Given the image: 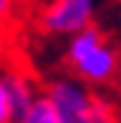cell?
I'll return each mask as SVG.
<instances>
[{
  "label": "cell",
  "mask_w": 121,
  "mask_h": 123,
  "mask_svg": "<svg viewBox=\"0 0 121 123\" xmlns=\"http://www.w3.org/2000/svg\"><path fill=\"white\" fill-rule=\"evenodd\" d=\"M90 123H119V108L111 98L106 95H93L90 105Z\"/></svg>",
  "instance_id": "cell-6"
},
{
  "label": "cell",
  "mask_w": 121,
  "mask_h": 123,
  "mask_svg": "<svg viewBox=\"0 0 121 123\" xmlns=\"http://www.w3.org/2000/svg\"><path fill=\"white\" fill-rule=\"evenodd\" d=\"M3 80H5V87H8V95H10V103H13V110H15V118L26 110V108L34 103V100L41 95L36 87V82L31 80L23 69H8L3 72Z\"/></svg>",
  "instance_id": "cell-4"
},
{
  "label": "cell",
  "mask_w": 121,
  "mask_h": 123,
  "mask_svg": "<svg viewBox=\"0 0 121 123\" xmlns=\"http://www.w3.org/2000/svg\"><path fill=\"white\" fill-rule=\"evenodd\" d=\"M13 121H15V110H13V103H10V95H8L5 80L0 74V123H13Z\"/></svg>",
  "instance_id": "cell-7"
},
{
  "label": "cell",
  "mask_w": 121,
  "mask_h": 123,
  "mask_svg": "<svg viewBox=\"0 0 121 123\" xmlns=\"http://www.w3.org/2000/svg\"><path fill=\"white\" fill-rule=\"evenodd\" d=\"M98 0H44L39 8V31L54 38H70L93 26Z\"/></svg>",
  "instance_id": "cell-2"
},
{
  "label": "cell",
  "mask_w": 121,
  "mask_h": 123,
  "mask_svg": "<svg viewBox=\"0 0 121 123\" xmlns=\"http://www.w3.org/2000/svg\"><path fill=\"white\" fill-rule=\"evenodd\" d=\"M44 95L52 100L54 110L59 113L64 123H90V105L95 92L90 90L88 82H83L72 72L54 77L46 85Z\"/></svg>",
  "instance_id": "cell-3"
},
{
  "label": "cell",
  "mask_w": 121,
  "mask_h": 123,
  "mask_svg": "<svg viewBox=\"0 0 121 123\" xmlns=\"http://www.w3.org/2000/svg\"><path fill=\"white\" fill-rule=\"evenodd\" d=\"M13 123H64V121H62L59 113L54 110L52 100L41 92V95H39V98L34 100V103H31Z\"/></svg>",
  "instance_id": "cell-5"
},
{
  "label": "cell",
  "mask_w": 121,
  "mask_h": 123,
  "mask_svg": "<svg viewBox=\"0 0 121 123\" xmlns=\"http://www.w3.org/2000/svg\"><path fill=\"white\" fill-rule=\"evenodd\" d=\"M64 59L70 72L90 87H106L121 74L119 49L106 38V33L95 23L67 38Z\"/></svg>",
  "instance_id": "cell-1"
},
{
  "label": "cell",
  "mask_w": 121,
  "mask_h": 123,
  "mask_svg": "<svg viewBox=\"0 0 121 123\" xmlns=\"http://www.w3.org/2000/svg\"><path fill=\"white\" fill-rule=\"evenodd\" d=\"M18 5H21V0H0V26H5L15 15Z\"/></svg>",
  "instance_id": "cell-8"
}]
</instances>
